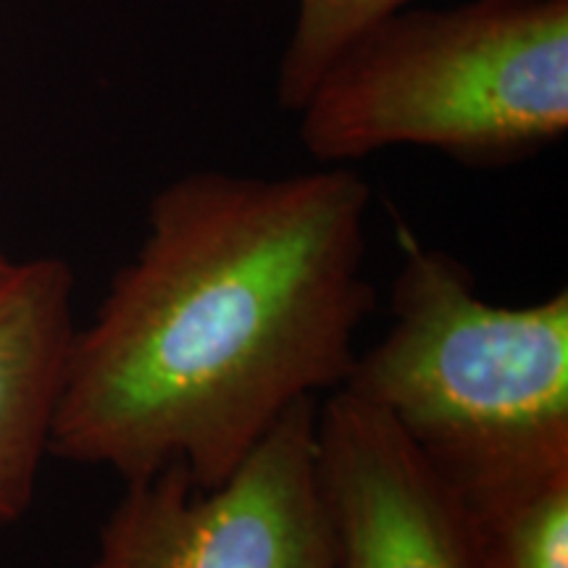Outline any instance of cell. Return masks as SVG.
<instances>
[{"label": "cell", "instance_id": "cell-6", "mask_svg": "<svg viewBox=\"0 0 568 568\" xmlns=\"http://www.w3.org/2000/svg\"><path fill=\"white\" fill-rule=\"evenodd\" d=\"M74 272L63 258L11 261L0 276V529L32 506L71 339Z\"/></svg>", "mask_w": 568, "mask_h": 568}, {"label": "cell", "instance_id": "cell-7", "mask_svg": "<svg viewBox=\"0 0 568 568\" xmlns=\"http://www.w3.org/2000/svg\"><path fill=\"white\" fill-rule=\"evenodd\" d=\"M450 493L477 568H568V460Z\"/></svg>", "mask_w": 568, "mask_h": 568}, {"label": "cell", "instance_id": "cell-8", "mask_svg": "<svg viewBox=\"0 0 568 568\" xmlns=\"http://www.w3.org/2000/svg\"><path fill=\"white\" fill-rule=\"evenodd\" d=\"M414 0H297L293 34L276 74V101L297 113L318 77L353 38Z\"/></svg>", "mask_w": 568, "mask_h": 568}, {"label": "cell", "instance_id": "cell-2", "mask_svg": "<svg viewBox=\"0 0 568 568\" xmlns=\"http://www.w3.org/2000/svg\"><path fill=\"white\" fill-rule=\"evenodd\" d=\"M311 159L432 148L508 166L568 132V0L397 9L343 48L297 109Z\"/></svg>", "mask_w": 568, "mask_h": 568}, {"label": "cell", "instance_id": "cell-4", "mask_svg": "<svg viewBox=\"0 0 568 568\" xmlns=\"http://www.w3.org/2000/svg\"><path fill=\"white\" fill-rule=\"evenodd\" d=\"M305 397L216 487L169 466L134 481L105 516L88 568H337Z\"/></svg>", "mask_w": 568, "mask_h": 568}, {"label": "cell", "instance_id": "cell-3", "mask_svg": "<svg viewBox=\"0 0 568 568\" xmlns=\"http://www.w3.org/2000/svg\"><path fill=\"white\" fill-rule=\"evenodd\" d=\"M389 329L343 385L447 487L568 460V293L497 305L456 255L403 237Z\"/></svg>", "mask_w": 568, "mask_h": 568}, {"label": "cell", "instance_id": "cell-5", "mask_svg": "<svg viewBox=\"0 0 568 568\" xmlns=\"http://www.w3.org/2000/svg\"><path fill=\"white\" fill-rule=\"evenodd\" d=\"M316 453L337 568H477L456 497L382 410L326 395Z\"/></svg>", "mask_w": 568, "mask_h": 568}, {"label": "cell", "instance_id": "cell-9", "mask_svg": "<svg viewBox=\"0 0 568 568\" xmlns=\"http://www.w3.org/2000/svg\"><path fill=\"white\" fill-rule=\"evenodd\" d=\"M11 266V258H9V255H6L3 251H0V276H3V272H6V268H9Z\"/></svg>", "mask_w": 568, "mask_h": 568}, {"label": "cell", "instance_id": "cell-1", "mask_svg": "<svg viewBox=\"0 0 568 568\" xmlns=\"http://www.w3.org/2000/svg\"><path fill=\"white\" fill-rule=\"evenodd\" d=\"M372 187L347 166L190 172L71 339L51 456L134 481L230 477L305 397L343 389L374 308Z\"/></svg>", "mask_w": 568, "mask_h": 568}]
</instances>
